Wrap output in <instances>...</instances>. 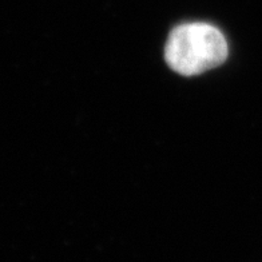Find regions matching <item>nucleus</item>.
<instances>
[{
    "instance_id": "f257e3e1",
    "label": "nucleus",
    "mask_w": 262,
    "mask_h": 262,
    "mask_svg": "<svg viewBox=\"0 0 262 262\" xmlns=\"http://www.w3.org/2000/svg\"><path fill=\"white\" fill-rule=\"evenodd\" d=\"M228 40L215 26L193 21L171 30L165 45V60L170 69L194 76L215 69L228 59Z\"/></svg>"
}]
</instances>
